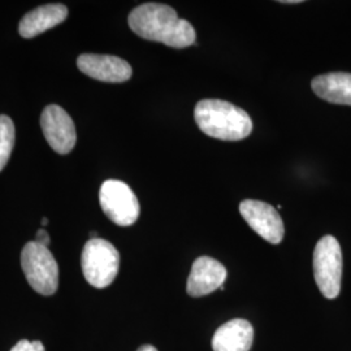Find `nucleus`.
I'll use <instances>...</instances> for the list:
<instances>
[{"instance_id": "f257e3e1", "label": "nucleus", "mask_w": 351, "mask_h": 351, "mask_svg": "<svg viewBox=\"0 0 351 351\" xmlns=\"http://www.w3.org/2000/svg\"><path fill=\"white\" fill-rule=\"evenodd\" d=\"M129 27L138 37L160 42L173 49H185L195 42V30L175 10L159 3H145L128 17Z\"/></svg>"}, {"instance_id": "f03ea898", "label": "nucleus", "mask_w": 351, "mask_h": 351, "mask_svg": "<svg viewBox=\"0 0 351 351\" xmlns=\"http://www.w3.org/2000/svg\"><path fill=\"white\" fill-rule=\"evenodd\" d=\"M194 119L202 132L221 141H241L252 132L249 113L221 99H203L195 106Z\"/></svg>"}, {"instance_id": "7ed1b4c3", "label": "nucleus", "mask_w": 351, "mask_h": 351, "mask_svg": "<svg viewBox=\"0 0 351 351\" xmlns=\"http://www.w3.org/2000/svg\"><path fill=\"white\" fill-rule=\"evenodd\" d=\"M82 272L91 287H110L119 274L120 254L111 242L101 239H90L81 255Z\"/></svg>"}, {"instance_id": "20e7f679", "label": "nucleus", "mask_w": 351, "mask_h": 351, "mask_svg": "<svg viewBox=\"0 0 351 351\" xmlns=\"http://www.w3.org/2000/svg\"><path fill=\"white\" fill-rule=\"evenodd\" d=\"M21 267L29 285L42 295H52L59 287V267L49 247L27 242L21 252Z\"/></svg>"}, {"instance_id": "39448f33", "label": "nucleus", "mask_w": 351, "mask_h": 351, "mask_svg": "<svg viewBox=\"0 0 351 351\" xmlns=\"http://www.w3.org/2000/svg\"><path fill=\"white\" fill-rule=\"evenodd\" d=\"M315 281L328 300L339 297L342 281V251L333 236L319 239L314 250Z\"/></svg>"}, {"instance_id": "423d86ee", "label": "nucleus", "mask_w": 351, "mask_h": 351, "mask_svg": "<svg viewBox=\"0 0 351 351\" xmlns=\"http://www.w3.org/2000/svg\"><path fill=\"white\" fill-rule=\"evenodd\" d=\"M99 202L106 216L116 226H133L139 217V202L125 182L107 180L101 184Z\"/></svg>"}, {"instance_id": "0eeeda50", "label": "nucleus", "mask_w": 351, "mask_h": 351, "mask_svg": "<svg viewBox=\"0 0 351 351\" xmlns=\"http://www.w3.org/2000/svg\"><path fill=\"white\" fill-rule=\"evenodd\" d=\"M239 213L251 229L267 242L278 245L284 239V223L274 206L265 202L246 199L239 203Z\"/></svg>"}, {"instance_id": "6e6552de", "label": "nucleus", "mask_w": 351, "mask_h": 351, "mask_svg": "<svg viewBox=\"0 0 351 351\" xmlns=\"http://www.w3.org/2000/svg\"><path fill=\"white\" fill-rule=\"evenodd\" d=\"M40 128L51 149L58 154L65 155L75 149V123L62 107L56 104L47 106L40 114Z\"/></svg>"}, {"instance_id": "1a4fd4ad", "label": "nucleus", "mask_w": 351, "mask_h": 351, "mask_svg": "<svg viewBox=\"0 0 351 351\" xmlns=\"http://www.w3.org/2000/svg\"><path fill=\"white\" fill-rule=\"evenodd\" d=\"M77 66L84 75L103 82H125L133 75L130 64L111 55H80Z\"/></svg>"}, {"instance_id": "9d476101", "label": "nucleus", "mask_w": 351, "mask_h": 351, "mask_svg": "<svg viewBox=\"0 0 351 351\" xmlns=\"http://www.w3.org/2000/svg\"><path fill=\"white\" fill-rule=\"evenodd\" d=\"M226 267L210 256L198 258L191 267L186 291L191 297H203L224 285Z\"/></svg>"}, {"instance_id": "9b49d317", "label": "nucleus", "mask_w": 351, "mask_h": 351, "mask_svg": "<svg viewBox=\"0 0 351 351\" xmlns=\"http://www.w3.org/2000/svg\"><path fill=\"white\" fill-rule=\"evenodd\" d=\"M68 17V8L63 4H46L26 13L19 24L23 38H34L50 30Z\"/></svg>"}, {"instance_id": "f8f14e48", "label": "nucleus", "mask_w": 351, "mask_h": 351, "mask_svg": "<svg viewBox=\"0 0 351 351\" xmlns=\"http://www.w3.org/2000/svg\"><path fill=\"white\" fill-rule=\"evenodd\" d=\"M254 328L245 319H234L220 326L213 337V351H249Z\"/></svg>"}, {"instance_id": "ddd939ff", "label": "nucleus", "mask_w": 351, "mask_h": 351, "mask_svg": "<svg viewBox=\"0 0 351 351\" xmlns=\"http://www.w3.org/2000/svg\"><path fill=\"white\" fill-rule=\"evenodd\" d=\"M315 94L335 104L351 106V75L333 72L315 77L311 82Z\"/></svg>"}, {"instance_id": "4468645a", "label": "nucleus", "mask_w": 351, "mask_h": 351, "mask_svg": "<svg viewBox=\"0 0 351 351\" xmlns=\"http://www.w3.org/2000/svg\"><path fill=\"white\" fill-rule=\"evenodd\" d=\"M14 125L5 114H0V172L8 163L14 146Z\"/></svg>"}, {"instance_id": "2eb2a0df", "label": "nucleus", "mask_w": 351, "mask_h": 351, "mask_svg": "<svg viewBox=\"0 0 351 351\" xmlns=\"http://www.w3.org/2000/svg\"><path fill=\"white\" fill-rule=\"evenodd\" d=\"M11 351H45V346L39 341L21 339L13 346Z\"/></svg>"}, {"instance_id": "dca6fc26", "label": "nucleus", "mask_w": 351, "mask_h": 351, "mask_svg": "<svg viewBox=\"0 0 351 351\" xmlns=\"http://www.w3.org/2000/svg\"><path fill=\"white\" fill-rule=\"evenodd\" d=\"M36 242L47 247L51 242L50 234L45 229H39L37 232V236H36Z\"/></svg>"}, {"instance_id": "f3484780", "label": "nucleus", "mask_w": 351, "mask_h": 351, "mask_svg": "<svg viewBox=\"0 0 351 351\" xmlns=\"http://www.w3.org/2000/svg\"><path fill=\"white\" fill-rule=\"evenodd\" d=\"M137 351H158L156 350V348H154L152 345H143V346H141L138 350Z\"/></svg>"}, {"instance_id": "a211bd4d", "label": "nucleus", "mask_w": 351, "mask_h": 351, "mask_svg": "<svg viewBox=\"0 0 351 351\" xmlns=\"http://www.w3.org/2000/svg\"><path fill=\"white\" fill-rule=\"evenodd\" d=\"M280 3H282V4H297V3H301V0H282Z\"/></svg>"}, {"instance_id": "6ab92c4d", "label": "nucleus", "mask_w": 351, "mask_h": 351, "mask_svg": "<svg viewBox=\"0 0 351 351\" xmlns=\"http://www.w3.org/2000/svg\"><path fill=\"white\" fill-rule=\"evenodd\" d=\"M47 224H49V219H47V217H43V219H42V226H46Z\"/></svg>"}]
</instances>
